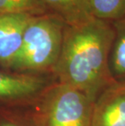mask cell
Listing matches in <instances>:
<instances>
[{"mask_svg": "<svg viewBox=\"0 0 125 126\" xmlns=\"http://www.w3.org/2000/svg\"><path fill=\"white\" fill-rule=\"evenodd\" d=\"M115 29L108 21L92 18L67 25L61 53L54 69L58 82L82 91L93 100L115 83L110 54Z\"/></svg>", "mask_w": 125, "mask_h": 126, "instance_id": "1", "label": "cell"}, {"mask_svg": "<svg viewBox=\"0 0 125 126\" xmlns=\"http://www.w3.org/2000/svg\"><path fill=\"white\" fill-rule=\"evenodd\" d=\"M66 24L54 14L34 16L24 33L20 49L10 68L27 72H51L59 58Z\"/></svg>", "mask_w": 125, "mask_h": 126, "instance_id": "2", "label": "cell"}, {"mask_svg": "<svg viewBox=\"0 0 125 126\" xmlns=\"http://www.w3.org/2000/svg\"><path fill=\"white\" fill-rule=\"evenodd\" d=\"M94 103L82 91L57 81L43 90L37 126H91Z\"/></svg>", "mask_w": 125, "mask_h": 126, "instance_id": "3", "label": "cell"}, {"mask_svg": "<svg viewBox=\"0 0 125 126\" xmlns=\"http://www.w3.org/2000/svg\"><path fill=\"white\" fill-rule=\"evenodd\" d=\"M91 126H125V85L115 82L97 96Z\"/></svg>", "mask_w": 125, "mask_h": 126, "instance_id": "4", "label": "cell"}, {"mask_svg": "<svg viewBox=\"0 0 125 126\" xmlns=\"http://www.w3.org/2000/svg\"><path fill=\"white\" fill-rule=\"evenodd\" d=\"M34 16L0 14V64L10 68L20 49L24 33Z\"/></svg>", "mask_w": 125, "mask_h": 126, "instance_id": "5", "label": "cell"}, {"mask_svg": "<svg viewBox=\"0 0 125 126\" xmlns=\"http://www.w3.org/2000/svg\"><path fill=\"white\" fill-rule=\"evenodd\" d=\"M46 81L36 75H15L0 72V99H16L30 97L43 92Z\"/></svg>", "mask_w": 125, "mask_h": 126, "instance_id": "6", "label": "cell"}, {"mask_svg": "<svg viewBox=\"0 0 125 126\" xmlns=\"http://www.w3.org/2000/svg\"><path fill=\"white\" fill-rule=\"evenodd\" d=\"M50 14H54L67 25H75L93 17L88 12L85 0H39Z\"/></svg>", "mask_w": 125, "mask_h": 126, "instance_id": "7", "label": "cell"}, {"mask_svg": "<svg viewBox=\"0 0 125 126\" xmlns=\"http://www.w3.org/2000/svg\"><path fill=\"white\" fill-rule=\"evenodd\" d=\"M115 29L110 54V70L114 81L125 85V18L113 22Z\"/></svg>", "mask_w": 125, "mask_h": 126, "instance_id": "8", "label": "cell"}, {"mask_svg": "<svg viewBox=\"0 0 125 126\" xmlns=\"http://www.w3.org/2000/svg\"><path fill=\"white\" fill-rule=\"evenodd\" d=\"M90 16L113 23L125 18V0H85Z\"/></svg>", "mask_w": 125, "mask_h": 126, "instance_id": "9", "label": "cell"}, {"mask_svg": "<svg viewBox=\"0 0 125 126\" xmlns=\"http://www.w3.org/2000/svg\"><path fill=\"white\" fill-rule=\"evenodd\" d=\"M47 13L39 0H0V14L40 16Z\"/></svg>", "mask_w": 125, "mask_h": 126, "instance_id": "10", "label": "cell"}, {"mask_svg": "<svg viewBox=\"0 0 125 126\" xmlns=\"http://www.w3.org/2000/svg\"><path fill=\"white\" fill-rule=\"evenodd\" d=\"M0 126H17L14 124H11V123H4V124H2Z\"/></svg>", "mask_w": 125, "mask_h": 126, "instance_id": "11", "label": "cell"}]
</instances>
